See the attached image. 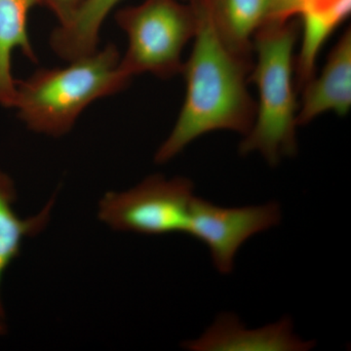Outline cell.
I'll list each match as a JSON object with an SVG mask.
<instances>
[{"mask_svg": "<svg viewBox=\"0 0 351 351\" xmlns=\"http://www.w3.org/2000/svg\"><path fill=\"white\" fill-rule=\"evenodd\" d=\"M198 14L193 52L182 73L186 84L184 105L170 135L157 149L156 163L168 162L210 132L228 130L245 136L257 112L247 82L251 55L232 49L217 29L209 2L191 3Z\"/></svg>", "mask_w": 351, "mask_h": 351, "instance_id": "obj_1", "label": "cell"}, {"mask_svg": "<svg viewBox=\"0 0 351 351\" xmlns=\"http://www.w3.org/2000/svg\"><path fill=\"white\" fill-rule=\"evenodd\" d=\"M113 44L69 62L64 68L41 69L16 82L13 108L36 133L62 137L93 101L117 94L132 78L120 68Z\"/></svg>", "mask_w": 351, "mask_h": 351, "instance_id": "obj_2", "label": "cell"}, {"mask_svg": "<svg viewBox=\"0 0 351 351\" xmlns=\"http://www.w3.org/2000/svg\"><path fill=\"white\" fill-rule=\"evenodd\" d=\"M297 38V24L288 19L267 21L252 39L257 64L249 80L258 88V103L255 121L239 152L244 156L258 152L270 166L298 151V104L293 82Z\"/></svg>", "mask_w": 351, "mask_h": 351, "instance_id": "obj_3", "label": "cell"}, {"mask_svg": "<svg viewBox=\"0 0 351 351\" xmlns=\"http://www.w3.org/2000/svg\"><path fill=\"white\" fill-rule=\"evenodd\" d=\"M115 20L128 38V48L120 60L127 75L147 73L167 80L182 73V50L197 31L195 5L177 0H145L121 9Z\"/></svg>", "mask_w": 351, "mask_h": 351, "instance_id": "obj_4", "label": "cell"}, {"mask_svg": "<svg viewBox=\"0 0 351 351\" xmlns=\"http://www.w3.org/2000/svg\"><path fill=\"white\" fill-rule=\"evenodd\" d=\"M193 182L149 176L134 188L110 191L99 202V219L110 230L145 235L186 232L193 202Z\"/></svg>", "mask_w": 351, "mask_h": 351, "instance_id": "obj_5", "label": "cell"}, {"mask_svg": "<svg viewBox=\"0 0 351 351\" xmlns=\"http://www.w3.org/2000/svg\"><path fill=\"white\" fill-rule=\"evenodd\" d=\"M281 218V208L276 201L228 208L195 196L184 233L206 245L216 269L230 274L242 245L254 235L279 225Z\"/></svg>", "mask_w": 351, "mask_h": 351, "instance_id": "obj_6", "label": "cell"}, {"mask_svg": "<svg viewBox=\"0 0 351 351\" xmlns=\"http://www.w3.org/2000/svg\"><path fill=\"white\" fill-rule=\"evenodd\" d=\"M314 346L315 341H304L295 334L291 318L248 329L232 313L221 314L199 339L182 343L193 351H306Z\"/></svg>", "mask_w": 351, "mask_h": 351, "instance_id": "obj_7", "label": "cell"}, {"mask_svg": "<svg viewBox=\"0 0 351 351\" xmlns=\"http://www.w3.org/2000/svg\"><path fill=\"white\" fill-rule=\"evenodd\" d=\"M350 107L351 32L348 29L332 48L321 75L304 85L298 126L306 125L327 112L345 117Z\"/></svg>", "mask_w": 351, "mask_h": 351, "instance_id": "obj_8", "label": "cell"}, {"mask_svg": "<svg viewBox=\"0 0 351 351\" xmlns=\"http://www.w3.org/2000/svg\"><path fill=\"white\" fill-rule=\"evenodd\" d=\"M38 0H0V106L13 108L16 80L12 56L20 49L27 59L38 61L27 32V18Z\"/></svg>", "mask_w": 351, "mask_h": 351, "instance_id": "obj_9", "label": "cell"}, {"mask_svg": "<svg viewBox=\"0 0 351 351\" xmlns=\"http://www.w3.org/2000/svg\"><path fill=\"white\" fill-rule=\"evenodd\" d=\"M16 198L12 179L0 171V319L4 317L1 298L4 272L19 255L24 240L38 234L47 225L54 203L51 200L39 213L23 219L14 210Z\"/></svg>", "mask_w": 351, "mask_h": 351, "instance_id": "obj_10", "label": "cell"}, {"mask_svg": "<svg viewBox=\"0 0 351 351\" xmlns=\"http://www.w3.org/2000/svg\"><path fill=\"white\" fill-rule=\"evenodd\" d=\"M121 0H86L77 13L50 36L52 50L71 62L98 50L99 34L104 21Z\"/></svg>", "mask_w": 351, "mask_h": 351, "instance_id": "obj_11", "label": "cell"}, {"mask_svg": "<svg viewBox=\"0 0 351 351\" xmlns=\"http://www.w3.org/2000/svg\"><path fill=\"white\" fill-rule=\"evenodd\" d=\"M221 38L232 49L251 55L254 34L271 16L274 0H207Z\"/></svg>", "mask_w": 351, "mask_h": 351, "instance_id": "obj_12", "label": "cell"}, {"mask_svg": "<svg viewBox=\"0 0 351 351\" xmlns=\"http://www.w3.org/2000/svg\"><path fill=\"white\" fill-rule=\"evenodd\" d=\"M39 5L49 8L56 16L59 25L66 24L77 11L82 8L86 0H38Z\"/></svg>", "mask_w": 351, "mask_h": 351, "instance_id": "obj_13", "label": "cell"}, {"mask_svg": "<svg viewBox=\"0 0 351 351\" xmlns=\"http://www.w3.org/2000/svg\"><path fill=\"white\" fill-rule=\"evenodd\" d=\"M4 331H5V326H4L3 321L0 319V335H1Z\"/></svg>", "mask_w": 351, "mask_h": 351, "instance_id": "obj_14", "label": "cell"}, {"mask_svg": "<svg viewBox=\"0 0 351 351\" xmlns=\"http://www.w3.org/2000/svg\"><path fill=\"white\" fill-rule=\"evenodd\" d=\"M191 3H198V2L206 1V0H189Z\"/></svg>", "mask_w": 351, "mask_h": 351, "instance_id": "obj_15", "label": "cell"}]
</instances>
